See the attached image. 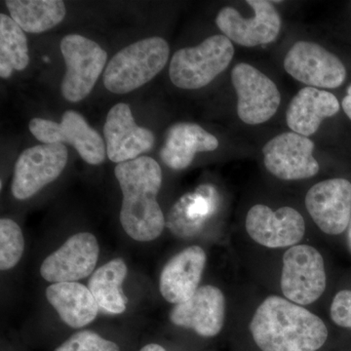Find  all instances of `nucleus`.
I'll return each instance as SVG.
<instances>
[{"mask_svg": "<svg viewBox=\"0 0 351 351\" xmlns=\"http://www.w3.org/2000/svg\"><path fill=\"white\" fill-rule=\"evenodd\" d=\"M25 250V239L19 225L13 219H0V269H13Z\"/></svg>", "mask_w": 351, "mask_h": 351, "instance_id": "obj_26", "label": "nucleus"}, {"mask_svg": "<svg viewBox=\"0 0 351 351\" xmlns=\"http://www.w3.org/2000/svg\"><path fill=\"white\" fill-rule=\"evenodd\" d=\"M341 106H343V110H345L346 114L348 115V119L351 120V84L348 89V96L343 99Z\"/></svg>", "mask_w": 351, "mask_h": 351, "instance_id": "obj_29", "label": "nucleus"}, {"mask_svg": "<svg viewBox=\"0 0 351 351\" xmlns=\"http://www.w3.org/2000/svg\"><path fill=\"white\" fill-rule=\"evenodd\" d=\"M127 272L126 263L122 258H114L99 267L88 282L98 306L108 313L121 314L126 311L127 298L122 291V284Z\"/></svg>", "mask_w": 351, "mask_h": 351, "instance_id": "obj_23", "label": "nucleus"}, {"mask_svg": "<svg viewBox=\"0 0 351 351\" xmlns=\"http://www.w3.org/2000/svg\"><path fill=\"white\" fill-rule=\"evenodd\" d=\"M314 143L295 132L281 134L263 147L267 169L285 181L308 179L319 172V164L313 157Z\"/></svg>", "mask_w": 351, "mask_h": 351, "instance_id": "obj_12", "label": "nucleus"}, {"mask_svg": "<svg viewBox=\"0 0 351 351\" xmlns=\"http://www.w3.org/2000/svg\"><path fill=\"white\" fill-rule=\"evenodd\" d=\"M331 318L338 326L351 329V291H341L335 295L331 306Z\"/></svg>", "mask_w": 351, "mask_h": 351, "instance_id": "obj_28", "label": "nucleus"}, {"mask_svg": "<svg viewBox=\"0 0 351 351\" xmlns=\"http://www.w3.org/2000/svg\"><path fill=\"white\" fill-rule=\"evenodd\" d=\"M60 47L66 66L62 94L66 101L77 103L91 93L108 54L98 43L80 34L64 36Z\"/></svg>", "mask_w": 351, "mask_h": 351, "instance_id": "obj_5", "label": "nucleus"}, {"mask_svg": "<svg viewBox=\"0 0 351 351\" xmlns=\"http://www.w3.org/2000/svg\"><path fill=\"white\" fill-rule=\"evenodd\" d=\"M254 17L246 19L237 9L226 7L217 16L216 24L225 36L245 47L274 43L280 32V16L271 2L248 0Z\"/></svg>", "mask_w": 351, "mask_h": 351, "instance_id": "obj_11", "label": "nucleus"}, {"mask_svg": "<svg viewBox=\"0 0 351 351\" xmlns=\"http://www.w3.org/2000/svg\"><path fill=\"white\" fill-rule=\"evenodd\" d=\"M64 144L39 145L23 152L15 164L11 191L16 199L32 197L61 176L68 163Z\"/></svg>", "mask_w": 351, "mask_h": 351, "instance_id": "obj_7", "label": "nucleus"}, {"mask_svg": "<svg viewBox=\"0 0 351 351\" xmlns=\"http://www.w3.org/2000/svg\"><path fill=\"white\" fill-rule=\"evenodd\" d=\"M115 177L121 189L120 223L132 239L149 242L160 237L166 221L157 202L162 184V171L149 156L117 164Z\"/></svg>", "mask_w": 351, "mask_h": 351, "instance_id": "obj_1", "label": "nucleus"}, {"mask_svg": "<svg viewBox=\"0 0 351 351\" xmlns=\"http://www.w3.org/2000/svg\"><path fill=\"white\" fill-rule=\"evenodd\" d=\"M99 253L100 248L95 235L76 233L43 261L41 276L52 284L77 282L93 272Z\"/></svg>", "mask_w": 351, "mask_h": 351, "instance_id": "obj_13", "label": "nucleus"}, {"mask_svg": "<svg viewBox=\"0 0 351 351\" xmlns=\"http://www.w3.org/2000/svg\"><path fill=\"white\" fill-rule=\"evenodd\" d=\"M206 265V254L199 246H191L174 256L163 267L159 291L170 304L188 301L199 288Z\"/></svg>", "mask_w": 351, "mask_h": 351, "instance_id": "obj_18", "label": "nucleus"}, {"mask_svg": "<svg viewBox=\"0 0 351 351\" xmlns=\"http://www.w3.org/2000/svg\"><path fill=\"white\" fill-rule=\"evenodd\" d=\"M29 46L24 31L5 14H0V76L9 78L13 71L29 66Z\"/></svg>", "mask_w": 351, "mask_h": 351, "instance_id": "obj_25", "label": "nucleus"}, {"mask_svg": "<svg viewBox=\"0 0 351 351\" xmlns=\"http://www.w3.org/2000/svg\"><path fill=\"white\" fill-rule=\"evenodd\" d=\"M11 18L24 32L41 34L56 27L66 17L62 0H7Z\"/></svg>", "mask_w": 351, "mask_h": 351, "instance_id": "obj_24", "label": "nucleus"}, {"mask_svg": "<svg viewBox=\"0 0 351 351\" xmlns=\"http://www.w3.org/2000/svg\"><path fill=\"white\" fill-rule=\"evenodd\" d=\"M55 351H120L112 341L101 338L93 331H80L58 346Z\"/></svg>", "mask_w": 351, "mask_h": 351, "instance_id": "obj_27", "label": "nucleus"}, {"mask_svg": "<svg viewBox=\"0 0 351 351\" xmlns=\"http://www.w3.org/2000/svg\"><path fill=\"white\" fill-rule=\"evenodd\" d=\"M232 82L237 91V113L246 124L265 123L276 114L281 96L276 83L251 64L241 63L232 69Z\"/></svg>", "mask_w": 351, "mask_h": 351, "instance_id": "obj_9", "label": "nucleus"}, {"mask_svg": "<svg viewBox=\"0 0 351 351\" xmlns=\"http://www.w3.org/2000/svg\"><path fill=\"white\" fill-rule=\"evenodd\" d=\"M250 331L263 351H316L328 338L321 318L277 295H270L258 307Z\"/></svg>", "mask_w": 351, "mask_h": 351, "instance_id": "obj_2", "label": "nucleus"}, {"mask_svg": "<svg viewBox=\"0 0 351 351\" xmlns=\"http://www.w3.org/2000/svg\"><path fill=\"white\" fill-rule=\"evenodd\" d=\"M225 295L212 285L197 289L188 301L176 304L170 320L176 326L195 330L199 336L215 337L225 323Z\"/></svg>", "mask_w": 351, "mask_h": 351, "instance_id": "obj_17", "label": "nucleus"}, {"mask_svg": "<svg viewBox=\"0 0 351 351\" xmlns=\"http://www.w3.org/2000/svg\"><path fill=\"white\" fill-rule=\"evenodd\" d=\"M46 298L68 326L78 329L93 322L99 306L89 288L78 282L51 284Z\"/></svg>", "mask_w": 351, "mask_h": 351, "instance_id": "obj_22", "label": "nucleus"}, {"mask_svg": "<svg viewBox=\"0 0 351 351\" xmlns=\"http://www.w3.org/2000/svg\"><path fill=\"white\" fill-rule=\"evenodd\" d=\"M104 133L108 158L117 164L138 158L154 144V133L137 125L130 107L124 103L110 108Z\"/></svg>", "mask_w": 351, "mask_h": 351, "instance_id": "obj_16", "label": "nucleus"}, {"mask_svg": "<svg viewBox=\"0 0 351 351\" xmlns=\"http://www.w3.org/2000/svg\"><path fill=\"white\" fill-rule=\"evenodd\" d=\"M234 47L225 36H212L195 47L178 50L171 60V82L182 89L206 86L230 66Z\"/></svg>", "mask_w": 351, "mask_h": 351, "instance_id": "obj_4", "label": "nucleus"}, {"mask_svg": "<svg viewBox=\"0 0 351 351\" xmlns=\"http://www.w3.org/2000/svg\"><path fill=\"white\" fill-rule=\"evenodd\" d=\"M218 147V138L198 124L180 122L168 130L160 157L171 169L184 170L197 152L216 151Z\"/></svg>", "mask_w": 351, "mask_h": 351, "instance_id": "obj_19", "label": "nucleus"}, {"mask_svg": "<svg viewBox=\"0 0 351 351\" xmlns=\"http://www.w3.org/2000/svg\"><path fill=\"white\" fill-rule=\"evenodd\" d=\"M286 71L300 82L313 88H338L346 77L341 60L319 44L299 41L284 60Z\"/></svg>", "mask_w": 351, "mask_h": 351, "instance_id": "obj_10", "label": "nucleus"}, {"mask_svg": "<svg viewBox=\"0 0 351 351\" xmlns=\"http://www.w3.org/2000/svg\"><path fill=\"white\" fill-rule=\"evenodd\" d=\"M348 243H350V250H351V219L350 223V228H348Z\"/></svg>", "mask_w": 351, "mask_h": 351, "instance_id": "obj_31", "label": "nucleus"}, {"mask_svg": "<svg viewBox=\"0 0 351 351\" xmlns=\"http://www.w3.org/2000/svg\"><path fill=\"white\" fill-rule=\"evenodd\" d=\"M246 230L251 239L267 248H284L299 243L306 232V223L294 208L274 212L265 205H255L246 217Z\"/></svg>", "mask_w": 351, "mask_h": 351, "instance_id": "obj_14", "label": "nucleus"}, {"mask_svg": "<svg viewBox=\"0 0 351 351\" xmlns=\"http://www.w3.org/2000/svg\"><path fill=\"white\" fill-rule=\"evenodd\" d=\"M140 351H167L163 346L157 345V343H149L144 346Z\"/></svg>", "mask_w": 351, "mask_h": 351, "instance_id": "obj_30", "label": "nucleus"}, {"mask_svg": "<svg viewBox=\"0 0 351 351\" xmlns=\"http://www.w3.org/2000/svg\"><path fill=\"white\" fill-rule=\"evenodd\" d=\"M281 289L294 304H313L326 289L324 261L319 252L308 245H295L284 254Z\"/></svg>", "mask_w": 351, "mask_h": 351, "instance_id": "obj_6", "label": "nucleus"}, {"mask_svg": "<svg viewBox=\"0 0 351 351\" xmlns=\"http://www.w3.org/2000/svg\"><path fill=\"white\" fill-rule=\"evenodd\" d=\"M219 196L210 184H202L195 193L182 196L170 210L166 225L178 237H195L202 230L218 207Z\"/></svg>", "mask_w": 351, "mask_h": 351, "instance_id": "obj_20", "label": "nucleus"}, {"mask_svg": "<svg viewBox=\"0 0 351 351\" xmlns=\"http://www.w3.org/2000/svg\"><path fill=\"white\" fill-rule=\"evenodd\" d=\"M339 110V103L335 95L317 88L306 87L291 101L286 121L293 132L309 137L319 129L323 119L334 117Z\"/></svg>", "mask_w": 351, "mask_h": 351, "instance_id": "obj_21", "label": "nucleus"}, {"mask_svg": "<svg viewBox=\"0 0 351 351\" xmlns=\"http://www.w3.org/2000/svg\"><path fill=\"white\" fill-rule=\"evenodd\" d=\"M29 131L39 142L45 145L66 144L75 147L80 157L91 165H99L106 158L103 138L88 125L86 120L75 110L64 113L60 123L43 119L29 122Z\"/></svg>", "mask_w": 351, "mask_h": 351, "instance_id": "obj_8", "label": "nucleus"}, {"mask_svg": "<svg viewBox=\"0 0 351 351\" xmlns=\"http://www.w3.org/2000/svg\"><path fill=\"white\" fill-rule=\"evenodd\" d=\"M306 206L323 232H345L351 219V182L341 178L318 182L307 193Z\"/></svg>", "mask_w": 351, "mask_h": 351, "instance_id": "obj_15", "label": "nucleus"}, {"mask_svg": "<svg viewBox=\"0 0 351 351\" xmlns=\"http://www.w3.org/2000/svg\"><path fill=\"white\" fill-rule=\"evenodd\" d=\"M169 54L167 41L158 36L131 44L110 60L104 73V85L114 94L134 91L162 71Z\"/></svg>", "mask_w": 351, "mask_h": 351, "instance_id": "obj_3", "label": "nucleus"}]
</instances>
